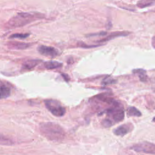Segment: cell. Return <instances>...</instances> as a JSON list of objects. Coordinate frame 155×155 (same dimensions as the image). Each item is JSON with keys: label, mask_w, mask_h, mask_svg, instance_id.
I'll return each instance as SVG.
<instances>
[{"label": "cell", "mask_w": 155, "mask_h": 155, "mask_svg": "<svg viewBox=\"0 0 155 155\" xmlns=\"http://www.w3.org/2000/svg\"><path fill=\"white\" fill-rule=\"evenodd\" d=\"M97 46H99V45H85V44H84V43H81L79 45V47H83V48H91V47H97Z\"/></svg>", "instance_id": "obj_18"}, {"label": "cell", "mask_w": 155, "mask_h": 155, "mask_svg": "<svg viewBox=\"0 0 155 155\" xmlns=\"http://www.w3.org/2000/svg\"><path fill=\"white\" fill-rule=\"evenodd\" d=\"M39 128L42 134L50 140H62L65 137L64 129L56 123L51 122H43L40 124Z\"/></svg>", "instance_id": "obj_2"}, {"label": "cell", "mask_w": 155, "mask_h": 155, "mask_svg": "<svg viewBox=\"0 0 155 155\" xmlns=\"http://www.w3.org/2000/svg\"><path fill=\"white\" fill-rule=\"evenodd\" d=\"M133 129V124L130 123H127L122 124L114 130H113V133L116 136H124L125 134H128Z\"/></svg>", "instance_id": "obj_6"}, {"label": "cell", "mask_w": 155, "mask_h": 155, "mask_svg": "<svg viewBox=\"0 0 155 155\" xmlns=\"http://www.w3.org/2000/svg\"><path fill=\"white\" fill-rule=\"evenodd\" d=\"M107 33L106 31H101L99 33H91L90 35H87V36L90 37V36H104L106 35Z\"/></svg>", "instance_id": "obj_17"}, {"label": "cell", "mask_w": 155, "mask_h": 155, "mask_svg": "<svg viewBox=\"0 0 155 155\" xmlns=\"http://www.w3.org/2000/svg\"><path fill=\"white\" fill-rule=\"evenodd\" d=\"M41 62L39 59H30L24 62L22 65V70H30L35 68L37 65Z\"/></svg>", "instance_id": "obj_9"}, {"label": "cell", "mask_w": 155, "mask_h": 155, "mask_svg": "<svg viewBox=\"0 0 155 155\" xmlns=\"http://www.w3.org/2000/svg\"><path fill=\"white\" fill-rule=\"evenodd\" d=\"M131 149L136 152L155 154V144L147 141L136 143L133 145Z\"/></svg>", "instance_id": "obj_4"}, {"label": "cell", "mask_w": 155, "mask_h": 155, "mask_svg": "<svg viewBox=\"0 0 155 155\" xmlns=\"http://www.w3.org/2000/svg\"><path fill=\"white\" fill-rule=\"evenodd\" d=\"M1 91V99H5L9 97L10 95V89L5 86V85H1L0 88Z\"/></svg>", "instance_id": "obj_14"}, {"label": "cell", "mask_w": 155, "mask_h": 155, "mask_svg": "<svg viewBox=\"0 0 155 155\" xmlns=\"http://www.w3.org/2000/svg\"><path fill=\"white\" fill-rule=\"evenodd\" d=\"M155 5V0H139L137 6L139 8H145Z\"/></svg>", "instance_id": "obj_11"}, {"label": "cell", "mask_w": 155, "mask_h": 155, "mask_svg": "<svg viewBox=\"0 0 155 155\" xmlns=\"http://www.w3.org/2000/svg\"><path fill=\"white\" fill-rule=\"evenodd\" d=\"M127 114L130 116L139 117L142 115L140 111L134 107H129L127 108Z\"/></svg>", "instance_id": "obj_13"}, {"label": "cell", "mask_w": 155, "mask_h": 155, "mask_svg": "<svg viewBox=\"0 0 155 155\" xmlns=\"http://www.w3.org/2000/svg\"><path fill=\"white\" fill-rule=\"evenodd\" d=\"M44 18V15L40 13L21 12L10 18L6 23V27L9 28L21 27Z\"/></svg>", "instance_id": "obj_1"}, {"label": "cell", "mask_w": 155, "mask_h": 155, "mask_svg": "<svg viewBox=\"0 0 155 155\" xmlns=\"http://www.w3.org/2000/svg\"><path fill=\"white\" fill-rule=\"evenodd\" d=\"M133 72L134 74H137L139 77V79L142 82H145L147 81V76L146 74V71L143 69L142 68H139V69H134L133 70Z\"/></svg>", "instance_id": "obj_12"}, {"label": "cell", "mask_w": 155, "mask_h": 155, "mask_svg": "<svg viewBox=\"0 0 155 155\" xmlns=\"http://www.w3.org/2000/svg\"><path fill=\"white\" fill-rule=\"evenodd\" d=\"M62 76H63V78H64V79L66 81H68L70 80V78L68 76V74H62Z\"/></svg>", "instance_id": "obj_19"}, {"label": "cell", "mask_w": 155, "mask_h": 155, "mask_svg": "<svg viewBox=\"0 0 155 155\" xmlns=\"http://www.w3.org/2000/svg\"><path fill=\"white\" fill-rule=\"evenodd\" d=\"M130 34V32L127 31H114L111 33H110L109 35H108L106 38H104L102 39H100L97 41V42H104L106 41H108L111 39H113L117 37H120V36H128Z\"/></svg>", "instance_id": "obj_8"}, {"label": "cell", "mask_w": 155, "mask_h": 155, "mask_svg": "<svg viewBox=\"0 0 155 155\" xmlns=\"http://www.w3.org/2000/svg\"><path fill=\"white\" fill-rule=\"evenodd\" d=\"M44 102L47 109L53 115L56 117H62L65 114V108L61 105L59 101L54 99H46Z\"/></svg>", "instance_id": "obj_3"}, {"label": "cell", "mask_w": 155, "mask_h": 155, "mask_svg": "<svg viewBox=\"0 0 155 155\" xmlns=\"http://www.w3.org/2000/svg\"><path fill=\"white\" fill-rule=\"evenodd\" d=\"M43 65L47 70H52L62 67V64L56 61H48L44 62Z\"/></svg>", "instance_id": "obj_10"}, {"label": "cell", "mask_w": 155, "mask_h": 155, "mask_svg": "<svg viewBox=\"0 0 155 155\" xmlns=\"http://www.w3.org/2000/svg\"><path fill=\"white\" fill-rule=\"evenodd\" d=\"M153 122H155V117L153 119Z\"/></svg>", "instance_id": "obj_21"}, {"label": "cell", "mask_w": 155, "mask_h": 155, "mask_svg": "<svg viewBox=\"0 0 155 155\" xmlns=\"http://www.w3.org/2000/svg\"><path fill=\"white\" fill-rule=\"evenodd\" d=\"M114 124V122L110 119L108 118H106L105 119H104L102 122V125H103V127H105V128H108L111 127V125H113Z\"/></svg>", "instance_id": "obj_16"}, {"label": "cell", "mask_w": 155, "mask_h": 155, "mask_svg": "<svg viewBox=\"0 0 155 155\" xmlns=\"http://www.w3.org/2000/svg\"><path fill=\"white\" fill-rule=\"evenodd\" d=\"M30 36V33H14L11 35L9 36L10 39H15V38H18V39H25L27 37Z\"/></svg>", "instance_id": "obj_15"}, {"label": "cell", "mask_w": 155, "mask_h": 155, "mask_svg": "<svg viewBox=\"0 0 155 155\" xmlns=\"http://www.w3.org/2000/svg\"><path fill=\"white\" fill-rule=\"evenodd\" d=\"M37 50L41 54L51 58L56 57L59 54V51L54 47L44 45H39L37 48Z\"/></svg>", "instance_id": "obj_5"}, {"label": "cell", "mask_w": 155, "mask_h": 155, "mask_svg": "<svg viewBox=\"0 0 155 155\" xmlns=\"http://www.w3.org/2000/svg\"><path fill=\"white\" fill-rule=\"evenodd\" d=\"M31 45V43H25V42H21L17 41L8 42L7 43V46L10 49L15 50H24L28 48Z\"/></svg>", "instance_id": "obj_7"}, {"label": "cell", "mask_w": 155, "mask_h": 155, "mask_svg": "<svg viewBox=\"0 0 155 155\" xmlns=\"http://www.w3.org/2000/svg\"><path fill=\"white\" fill-rule=\"evenodd\" d=\"M151 45L154 48H155V36H153L151 39Z\"/></svg>", "instance_id": "obj_20"}]
</instances>
